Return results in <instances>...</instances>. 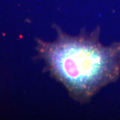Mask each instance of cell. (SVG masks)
I'll use <instances>...</instances> for the list:
<instances>
[{"label":"cell","instance_id":"cell-1","mask_svg":"<svg viewBox=\"0 0 120 120\" xmlns=\"http://www.w3.org/2000/svg\"><path fill=\"white\" fill-rule=\"evenodd\" d=\"M100 31L73 36L58 30L54 41L37 42L48 70L80 103L87 102L120 78V41L105 46L100 41Z\"/></svg>","mask_w":120,"mask_h":120}]
</instances>
